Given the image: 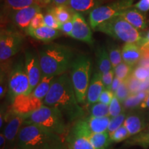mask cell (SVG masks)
Segmentation results:
<instances>
[{
    "label": "cell",
    "mask_w": 149,
    "mask_h": 149,
    "mask_svg": "<svg viewBox=\"0 0 149 149\" xmlns=\"http://www.w3.org/2000/svg\"><path fill=\"white\" fill-rule=\"evenodd\" d=\"M43 103L59 110L68 122H75L85 115L84 110L77 101L70 76L66 73L55 77Z\"/></svg>",
    "instance_id": "cell-1"
},
{
    "label": "cell",
    "mask_w": 149,
    "mask_h": 149,
    "mask_svg": "<svg viewBox=\"0 0 149 149\" xmlns=\"http://www.w3.org/2000/svg\"><path fill=\"white\" fill-rule=\"evenodd\" d=\"M17 144L22 149H66L61 136L34 124H24Z\"/></svg>",
    "instance_id": "cell-2"
},
{
    "label": "cell",
    "mask_w": 149,
    "mask_h": 149,
    "mask_svg": "<svg viewBox=\"0 0 149 149\" xmlns=\"http://www.w3.org/2000/svg\"><path fill=\"white\" fill-rule=\"evenodd\" d=\"M42 76H57L70 68L73 53L69 48L57 44H47L39 50Z\"/></svg>",
    "instance_id": "cell-3"
},
{
    "label": "cell",
    "mask_w": 149,
    "mask_h": 149,
    "mask_svg": "<svg viewBox=\"0 0 149 149\" xmlns=\"http://www.w3.org/2000/svg\"><path fill=\"white\" fill-rule=\"evenodd\" d=\"M66 122L59 110L43 105L37 111L25 117L24 124H36L63 137L68 132Z\"/></svg>",
    "instance_id": "cell-4"
},
{
    "label": "cell",
    "mask_w": 149,
    "mask_h": 149,
    "mask_svg": "<svg viewBox=\"0 0 149 149\" xmlns=\"http://www.w3.org/2000/svg\"><path fill=\"white\" fill-rule=\"evenodd\" d=\"M91 66L90 57L82 55L73 59L70 66V79L80 104H84L86 101L87 91L91 80Z\"/></svg>",
    "instance_id": "cell-5"
},
{
    "label": "cell",
    "mask_w": 149,
    "mask_h": 149,
    "mask_svg": "<svg viewBox=\"0 0 149 149\" xmlns=\"http://www.w3.org/2000/svg\"><path fill=\"white\" fill-rule=\"evenodd\" d=\"M95 31H100L125 43L138 44L143 37L139 30L133 27L121 16L115 17L104 22Z\"/></svg>",
    "instance_id": "cell-6"
},
{
    "label": "cell",
    "mask_w": 149,
    "mask_h": 149,
    "mask_svg": "<svg viewBox=\"0 0 149 149\" xmlns=\"http://www.w3.org/2000/svg\"><path fill=\"white\" fill-rule=\"evenodd\" d=\"M134 0H117L107 5L97 7L89 13L88 21L91 29L95 30L104 22L117 16L131 8Z\"/></svg>",
    "instance_id": "cell-7"
},
{
    "label": "cell",
    "mask_w": 149,
    "mask_h": 149,
    "mask_svg": "<svg viewBox=\"0 0 149 149\" xmlns=\"http://www.w3.org/2000/svg\"><path fill=\"white\" fill-rule=\"evenodd\" d=\"M8 91L11 100L19 95H30L31 86L25 65L22 61H19L11 70L8 80Z\"/></svg>",
    "instance_id": "cell-8"
},
{
    "label": "cell",
    "mask_w": 149,
    "mask_h": 149,
    "mask_svg": "<svg viewBox=\"0 0 149 149\" xmlns=\"http://www.w3.org/2000/svg\"><path fill=\"white\" fill-rule=\"evenodd\" d=\"M24 36L13 30H1L0 33V60L5 61L15 55L21 48Z\"/></svg>",
    "instance_id": "cell-9"
},
{
    "label": "cell",
    "mask_w": 149,
    "mask_h": 149,
    "mask_svg": "<svg viewBox=\"0 0 149 149\" xmlns=\"http://www.w3.org/2000/svg\"><path fill=\"white\" fill-rule=\"evenodd\" d=\"M11 111L16 114L26 117L44 105L42 100L30 95H19L11 100Z\"/></svg>",
    "instance_id": "cell-10"
},
{
    "label": "cell",
    "mask_w": 149,
    "mask_h": 149,
    "mask_svg": "<svg viewBox=\"0 0 149 149\" xmlns=\"http://www.w3.org/2000/svg\"><path fill=\"white\" fill-rule=\"evenodd\" d=\"M24 65H25L26 71L29 79L31 92L32 93L40 81L42 77L38 54L31 51L26 52Z\"/></svg>",
    "instance_id": "cell-11"
},
{
    "label": "cell",
    "mask_w": 149,
    "mask_h": 149,
    "mask_svg": "<svg viewBox=\"0 0 149 149\" xmlns=\"http://www.w3.org/2000/svg\"><path fill=\"white\" fill-rule=\"evenodd\" d=\"M72 19L73 22V29L70 36L74 40L81 41L92 45L93 40L91 26H89L86 21L82 14L74 13Z\"/></svg>",
    "instance_id": "cell-12"
},
{
    "label": "cell",
    "mask_w": 149,
    "mask_h": 149,
    "mask_svg": "<svg viewBox=\"0 0 149 149\" xmlns=\"http://www.w3.org/2000/svg\"><path fill=\"white\" fill-rule=\"evenodd\" d=\"M40 12V6L35 4L12 12L11 19H12L13 23L19 29L27 30L29 29L33 18Z\"/></svg>",
    "instance_id": "cell-13"
},
{
    "label": "cell",
    "mask_w": 149,
    "mask_h": 149,
    "mask_svg": "<svg viewBox=\"0 0 149 149\" xmlns=\"http://www.w3.org/2000/svg\"><path fill=\"white\" fill-rule=\"evenodd\" d=\"M8 122L3 129V133L5 135L7 141L12 144L16 139H17L20 130L24 125L25 117L16 114L11 111H9Z\"/></svg>",
    "instance_id": "cell-14"
},
{
    "label": "cell",
    "mask_w": 149,
    "mask_h": 149,
    "mask_svg": "<svg viewBox=\"0 0 149 149\" xmlns=\"http://www.w3.org/2000/svg\"><path fill=\"white\" fill-rule=\"evenodd\" d=\"M147 117L141 111H133L126 116L124 122V126L127 128L130 136L137 135L146 127L148 122Z\"/></svg>",
    "instance_id": "cell-15"
},
{
    "label": "cell",
    "mask_w": 149,
    "mask_h": 149,
    "mask_svg": "<svg viewBox=\"0 0 149 149\" xmlns=\"http://www.w3.org/2000/svg\"><path fill=\"white\" fill-rule=\"evenodd\" d=\"M105 89L104 83L102 81V74L97 72L93 74L92 79L91 80L88 91L86 94V104L88 106L97 103L99 101L100 95L102 91Z\"/></svg>",
    "instance_id": "cell-16"
},
{
    "label": "cell",
    "mask_w": 149,
    "mask_h": 149,
    "mask_svg": "<svg viewBox=\"0 0 149 149\" xmlns=\"http://www.w3.org/2000/svg\"><path fill=\"white\" fill-rule=\"evenodd\" d=\"M68 149H95L88 137L71 129L66 138Z\"/></svg>",
    "instance_id": "cell-17"
},
{
    "label": "cell",
    "mask_w": 149,
    "mask_h": 149,
    "mask_svg": "<svg viewBox=\"0 0 149 149\" xmlns=\"http://www.w3.org/2000/svg\"><path fill=\"white\" fill-rule=\"evenodd\" d=\"M122 57L124 62L133 66L142 57L140 46L133 43H126L122 48Z\"/></svg>",
    "instance_id": "cell-18"
},
{
    "label": "cell",
    "mask_w": 149,
    "mask_h": 149,
    "mask_svg": "<svg viewBox=\"0 0 149 149\" xmlns=\"http://www.w3.org/2000/svg\"><path fill=\"white\" fill-rule=\"evenodd\" d=\"M27 33L35 40L50 42L58 37L60 35L59 30L52 29L46 26L37 28V29H28Z\"/></svg>",
    "instance_id": "cell-19"
},
{
    "label": "cell",
    "mask_w": 149,
    "mask_h": 149,
    "mask_svg": "<svg viewBox=\"0 0 149 149\" xmlns=\"http://www.w3.org/2000/svg\"><path fill=\"white\" fill-rule=\"evenodd\" d=\"M137 30L146 29L147 22L141 11L137 8H128L120 15Z\"/></svg>",
    "instance_id": "cell-20"
},
{
    "label": "cell",
    "mask_w": 149,
    "mask_h": 149,
    "mask_svg": "<svg viewBox=\"0 0 149 149\" xmlns=\"http://www.w3.org/2000/svg\"><path fill=\"white\" fill-rule=\"evenodd\" d=\"M84 120L91 133H104L107 131L111 121V117H96L88 116L84 118Z\"/></svg>",
    "instance_id": "cell-21"
},
{
    "label": "cell",
    "mask_w": 149,
    "mask_h": 149,
    "mask_svg": "<svg viewBox=\"0 0 149 149\" xmlns=\"http://www.w3.org/2000/svg\"><path fill=\"white\" fill-rule=\"evenodd\" d=\"M102 0H70L67 6L74 13H87L101 6Z\"/></svg>",
    "instance_id": "cell-22"
},
{
    "label": "cell",
    "mask_w": 149,
    "mask_h": 149,
    "mask_svg": "<svg viewBox=\"0 0 149 149\" xmlns=\"http://www.w3.org/2000/svg\"><path fill=\"white\" fill-rule=\"evenodd\" d=\"M55 77V76H42L40 81L33 91L31 94L37 98L44 101V98L47 95L51 89Z\"/></svg>",
    "instance_id": "cell-23"
},
{
    "label": "cell",
    "mask_w": 149,
    "mask_h": 149,
    "mask_svg": "<svg viewBox=\"0 0 149 149\" xmlns=\"http://www.w3.org/2000/svg\"><path fill=\"white\" fill-rule=\"evenodd\" d=\"M98 72L102 74L111 70L112 67L108 50L104 46L98 48L96 52Z\"/></svg>",
    "instance_id": "cell-24"
},
{
    "label": "cell",
    "mask_w": 149,
    "mask_h": 149,
    "mask_svg": "<svg viewBox=\"0 0 149 149\" xmlns=\"http://www.w3.org/2000/svg\"><path fill=\"white\" fill-rule=\"evenodd\" d=\"M88 138L95 149H107L111 144L110 135L107 131L104 133H91Z\"/></svg>",
    "instance_id": "cell-25"
},
{
    "label": "cell",
    "mask_w": 149,
    "mask_h": 149,
    "mask_svg": "<svg viewBox=\"0 0 149 149\" xmlns=\"http://www.w3.org/2000/svg\"><path fill=\"white\" fill-rule=\"evenodd\" d=\"M126 144L136 145L146 149L149 147V126L137 135H133L126 141Z\"/></svg>",
    "instance_id": "cell-26"
},
{
    "label": "cell",
    "mask_w": 149,
    "mask_h": 149,
    "mask_svg": "<svg viewBox=\"0 0 149 149\" xmlns=\"http://www.w3.org/2000/svg\"><path fill=\"white\" fill-rule=\"evenodd\" d=\"M148 91H139L135 94H130L128 98L123 102L124 109H133L139 107L141 102L146 98Z\"/></svg>",
    "instance_id": "cell-27"
},
{
    "label": "cell",
    "mask_w": 149,
    "mask_h": 149,
    "mask_svg": "<svg viewBox=\"0 0 149 149\" xmlns=\"http://www.w3.org/2000/svg\"><path fill=\"white\" fill-rule=\"evenodd\" d=\"M69 10L70 9L66 6H58L51 9L56 19L60 24L66 23L72 19L73 14L70 13Z\"/></svg>",
    "instance_id": "cell-28"
},
{
    "label": "cell",
    "mask_w": 149,
    "mask_h": 149,
    "mask_svg": "<svg viewBox=\"0 0 149 149\" xmlns=\"http://www.w3.org/2000/svg\"><path fill=\"white\" fill-rule=\"evenodd\" d=\"M107 50L108 52H109L112 67H113V68H114L117 65L121 64L123 61L122 57V49L119 46L111 43L107 46Z\"/></svg>",
    "instance_id": "cell-29"
},
{
    "label": "cell",
    "mask_w": 149,
    "mask_h": 149,
    "mask_svg": "<svg viewBox=\"0 0 149 149\" xmlns=\"http://www.w3.org/2000/svg\"><path fill=\"white\" fill-rule=\"evenodd\" d=\"M89 116L102 117L109 116V106L101 102H97L90 106Z\"/></svg>",
    "instance_id": "cell-30"
},
{
    "label": "cell",
    "mask_w": 149,
    "mask_h": 149,
    "mask_svg": "<svg viewBox=\"0 0 149 149\" xmlns=\"http://www.w3.org/2000/svg\"><path fill=\"white\" fill-rule=\"evenodd\" d=\"M5 4L9 10L14 12L31 6L37 4V3L35 0H5Z\"/></svg>",
    "instance_id": "cell-31"
},
{
    "label": "cell",
    "mask_w": 149,
    "mask_h": 149,
    "mask_svg": "<svg viewBox=\"0 0 149 149\" xmlns=\"http://www.w3.org/2000/svg\"><path fill=\"white\" fill-rule=\"evenodd\" d=\"M133 66H130L126 63L122 61L121 64L114 68L115 74L117 77L120 79L122 81H126L128 78L131 75L133 72Z\"/></svg>",
    "instance_id": "cell-32"
},
{
    "label": "cell",
    "mask_w": 149,
    "mask_h": 149,
    "mask_svg": "<svg viewBox=\"0 0 149 149\" xmlns=\"http://www.w3.org/2000/svg\"><path fill=\"white\" fill-rule=\"evenodd\" d=\"M110 135V139H111V143H118L123 141L126 139L129 138L130 137H131L130 135L129 132L128 131L127 128L124 126V124L117 129L115 131L112 133Z\"/></svg>",
    "instance_id": "cell-33"
},
{
    "label": "cell",
    "mask_w": 149,
    "mask_h": 149,
    "mask_svg": "<svg viewBox=\"0 0 149 149\" xmlns=\"http://www.w3.org/2000/svg\"><path fill=\"white\" fill-rule=\"evenodd\" d=\"M127 114L124 112L121 113L120 115H117L116 117H111V121H110V124L108 128L107 132L109 134H111L112 133L115 131L117 129L121 127L123 124H124V121H125Z\"/></svg>",
    "instance_id": "cell-34"
},
{
    "label": "cell",
    "mask_w": 149,
    "mask_h": 149,
    "mask_svg": "<svg viewBox=\"0 0 149 149\" xmlns=\"http://www.w3.org/2000/svg\"><path fill=\"white\" fill-rule=\"evenodd\" d=\"M132 75L141 82L149 81V66H137L132 72Z\"/></svg>",
    "instance_id": "cell-35"
},
{
    "label": "cell",
    "mask_w": 149,
    "mask_h": 149,
    "mask_svg": "<svg viewBox=\"0 0 149 149\" xmlns=\"http://www.w3.org/2000/svg\"><path fill=\"white\" fill-rule=\"evenodd\" d=\"M122 103L116 96L114 95L113 100L109 104V116L111 117H116L123 113L124 107H122Z\"/></svg>",
    "instance_id": "cell-36"
},
{
    "label": "cell",
    "mask_w": 149,
    "mask_h": 149,
    "mask_svg": "<svg viewBox=\"0 0 149 149\" xmlns=\"http://www.w3.org/2000/svg\"><path fill=\"white\" fill-rule=\"evenodd\" d=\"M130 95V93L128 89L127 83L126 81H122L121 83V84L119 88H117L116 92L115 93V95L118 98V100L123 103L126 99L128 98V97Z\"/></svg>",
    "instance_id": "cell-37"
},
{
    "label": "cell",
    "mask_w": 149,
    "mask_h": 149,
    "mask_svg": "<svg viewBox=\"0 0 149 149\" xmlns=\"http://www.w3.org/2000/svg\"><path fill=\"white\" fill-rule=\"evenodd\" d=\"M44 24L46 26L52 28V29L57 30H59L60 29L61 24L57 21L52 10H48L47 13L44 15Z\"/></svg>",
    "instance_id": "cell-38"
},
{
    "label": "cell",
    "mask_w": 149,
    "mask_h": 149,
    "mask_svg": "<svg viewBox=\"0 0 149 149\" xmlns=\"http://www.w3.org/2000/svg\"><path fill=\"white\" fill-rule=\"evenodd\" d=\"M126 83H127L130 94H135V93L139 92V86H140L141 82L139 81V80H137L136 78L134 77L132 75V74L128 78V79L126 80Z\"/></svg>",
    "instance_id": "cell-39"
},
{
    "label": "cell",
    "mask_w": 149,
    "mask_h": 149,
    "mask_svg": "<svg viewBox=\"0 0 149 149\" xmlns=\"http://www.w3.org/2000/svg\"><path fill=\"white\" fill-rule=\"evenodd\" d=\"M115 77L114 68H112L111 70H109V72H106L102 74V81H103L104 87L106 89L110 90L111 88V84L113 83V79Z\"/></svg>",
    "instance_id": "cell-40"
},
{
    "label": "cell",
    "mask_w": 149,
    "mask_h": 149,
    "mask_svg": "<svg viewBox=\"0 0 149 149\" xmlns=\"http://www.w3.org/2000/svg\"><path fill=\"white\" fill-rule=\"evenodd\" d=\"M45 26L44 24V15L42 13H39L31 20L29 29H37V28Z\"/></svg>",
    "instance_id": "cell-41"
},
{
    "label": "cell",
    "mask_w": 149,
    "mask_h": 149,
    "mask_svg": "<svg viewBox=\"0 0 149 149\" xmlns=\"http://www.w3.org/2000/svg\"><path fill=\"white\" fill-rule=\"evenodd\" d=\"M115 94L112 92L111 91L108 90V89H104L102 91V94L100 95V98H99V102H101L106 105H109L111 104V102L113 100V97H114Z\"/></svg>",
    "instance_id": "cell-42"
},
{
    "label": "cell",
    "mask_w": 149,
    "mask_h": 149,
    "mask_svg": "<svg viewBox=\"0 0 149 149\" xmlns=\"http://www.w3.org/2000/svg\"><path fill=\"white\" fill-rule=\"evenodd\" d=\"M72 29H73V22H72V19L66 22V23L61 24L60 29H59V30L62 31L64 34L68 35H70L72 31Z\"/></svg>",
    "instance_id": "cell-43"
},
{
    "label": "cell",
    "mask_w": 149,
    "mask_h": 149,
    "mask_svg": "<svg viewBox=\"0 0 149 149\" xmlns=\"http://www.w3.org/2000/svg\"><path fill=\"white\" fill-rule=\"evenodd\" d=\"M134 7L141 12L148 11L149 10V0H139L134 5Z\"/></svg>",
    "instance_id": "cell-44"
},
{
    "label": "cell",
    "mask_w": 149,
    "mask_h": 149,
    "mask_svg": "<svg viewBox=\"0 0 149 149\" xmlns=\"http://www.w3.org/2000/svg\"><path fill=\"white\" fill-rule=\"evenodd\" d=\"M122 81H122L120 79H119L118 77H117L116 76H115L114 79H113V83H112V84H111L110 91H111L112 92L115 94V92H116V91L117 90V88H119V86H120L121 83H122Z\"/></svg>",
    "instance_id": "cell-45"
},
{
    "label": "cell",
    "mask_w": 149,
    "mask_h": 149,
    "mask_svg": "<svg viewBox=\"0 0 149 149\" xmlns=\"http://www.w3.org/2000/svg\"><path fill=\"white\" fill-rule=\"evenodd\" d=\"M140 109H149V88L148 90V93H147V95L146 98L144 99V100L141 102V104L139 106Z\"/></svg>",
    "instance_id": "cell-46"
},
{
    "label": "cell",
    "mask_w": 149,
    "mask_h": 149,
    "mask_svg": "<svg viewBox=\"0 0 149 149\" xmlns=\"http://www.w3.org/2000/svg\"><path fill=\"white\" fill-rule=\"evenodd\" d=\"M137 45L140 46H146V45H149V31L147 32L146 35L144 37H142V39L140 41V42Z\"/></svg>",
    "instance_id": "cell-47"
},
{
    "label": "cell",
    "mask_w": 149,
    "mask_h": 149,
    "mask_svg": "<svg viewBox=\"0 0 149 149\" xmlns=\"http://www.w3.org/2000/svg\"><path fill=\"white\" fill-rule=\"evenodd\" d=\"M70 0H52V2L55 5V6H68Z\"/></svg>",
    "instance_id": "cell-48"
},
{
    "label": "cell",
    "mask_w": 149,
    "mask_h": 149,
    "mask_svg": "<svg viewBox=\"0 0 149 149\" xmlns=\"http://www.w3.org/2000/svg\"><path fill=\"white\" fill-rule=\"evenodd\" d=\"M5 135L3 133L0 134V149H4L6 146V141Z\"/></svg>",
    "instance_id": "cell-49"
},
{
    "label": "cell",
    "mask_w": 149,
    "mask_h": 149,
    "mask_svg": "<svg viewBox=\"0 0 149 149\" xmlns=\"http://www.w3.org/2000/svg\"><path fill=\"white\" fill-rule=\"evenodd\" d=\"M35 1L37 3V4L40 6L47 4V3H50L49 0H35Z\"/></svg>",
    "instance_id": "cell-50"
},
{
    "label": "cell",
    "mask_w": 149,
    "mask_h": 149,
    "mask_svg": "<svg viewBox=\"0 0 149 149\" xmlns=\"http://www.w3.org/2000/svg\"><path fill=\"white\" fill-rule=\"evenodd\" d=\"M148 120H149V111H148Z\"/></svg>",
    "instance_id": "cell-51"
},
{
    "label": "cell",
    "mask_w": 149,
    "mask_h": 149,
    "mask_svg": "<svg viewBox=\"0 0 149 149\" xmlns=\"http://www.w3.org/2000/svg\"><path fill=\"white\" fill-rule=\"evenodd\" d=\"M49 1H50V2H51V1H52V0H49Z\"/></svg>",
    "instance_id": "cell-52"
},
{
    "label": "cell",
    "mask_w": 149,
    "mask_h": 149,
    "mask_svg": "<svg viewBox=\"0 0 149 149\" xmlns=\"http://www.w3.org/2000/svg\"><path fill=\"white\" fill-rule=\"evenodd\" d=\"M17 149H22V148H18Z\"/></svg>",
    "instance_id": "cell-53"
}]
</instances>
